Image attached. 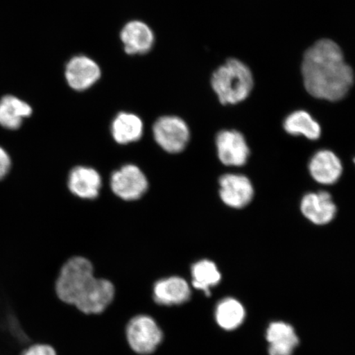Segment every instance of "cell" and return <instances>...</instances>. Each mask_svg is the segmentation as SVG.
Instances as JSON below:
<instances>
[{
    "instance_id": "cell-21",
    "label": "cell",
    "mask_w": 355,
    "mask_h": 355,
    "mask_svg": "<svg viewBox=\"0 0 355 355\" xmlns=\"http://www.w3.org/2000/svg\"><path fill=\"white\" fill-rule=\"evenodd\" d=\"M245 318V310L239 301L232 298L220 302L216 309V319L218 325L225 330L236 329Z\"/></svg>"
},
{
    "instance_id": "cell-18",
    "label": "cell",
    "mask_w": 355,
    "mask_h": 355,
    "mask_svg": "<svg viewBox=\"0 0 355 355\" xmlns=\"http://www.w3.org/2000/svg\"><path fill=\"white\" fill-rule=\"evenodd\" d=\"M32 113L31 106L15 96H6L0 101V125L8 130L19 128Z\"/></svg>"
},
{
    "instance_id": "cell-7",
    "label": "cell",
    "mask_w": 355,
    "mask_h": 355,
    "mask_svg": "<svg viewBox=\"0 0 355 355\" xmlns=\"http://www.w3.org/2000/svg\"><path fill=\"white\" fill-rule=\"evenodd\" d=\"M110 187L119 198L125 201H135L144 196L148 190V182L139 167L130 164L113 173Z\"/></svg>"
},
{
    "instance_id": "cell-1",
    "label": "cell",
    "mask_w": 355,
    "mask_h": 355,
    "mask_svg": "<svg viewBox=\"0 0 355 355\" xmlns=\"http://www.w3.org/2000/svg\"><path fill=\"white\" fill-rule=\"evenodd\" d=\"M302 74L311 96L329 101L343 99L354 83L353 70L345 63L343 51L327 39L320 40L305 52Z\"/></svg>"
},
{
    "instance_id": "cell-23",
    "label": "cell",
    "mask_w": 355,
    "mask_h": 355,
    "mask_svg": "<svg viewBox=\"0 0 355 355\" xmlns=\"http://www.w3.org/2000/svg\"><path fill=\"white\" fill-rule=\"evenodd\" d=\"M11 161L10 155L3 148H0V180L10 171Z\"/></svg>"
},
{
    "instance_id": "cell-9",
    "label": "cell",
    "mask_w": 355,
    "mask_h": 355,
    "mask_svg": "<svg viewBox=\"0 0 355 355\" xmlns=\"http://www.w3.org/2000/svg\"><path fill=\"white\" fill-rule=\"evenodd\" d=\"M216 148L220 162L228 166H242L248 161L250 150L241 132L225 130L216 137Z\"/></svg>"
},
{
    "instance_id": "cell-2",
    "label": "cell",
    "mask_w": 355,
    "mask_h": 355,
    "mask_svg": "<svg viewBox=\"0 0 355 355\" xmlns=\"http://www.w3.org/2000/svg\"><path fill=\"white\" fill-rule=\"evenodd\" d=\"M211 87L222 105L237 104L247 98L254 87L250 69L239 60L230 59L217 69L211 77Z\"/></svg>"
},
{
    "instance_id": "cell-12",
    "label": "cell",
    "mask_w": 355,
    "mask_h": 355,
    "mask_svg": "<svg viewBox=\"0 0 355 355\" xmlns=\"http://www.w3.org/2000/svg\"><path fill=\"white\" fill-rule=\"evenodd\" d=\"M301 211L313 224L326 225L334 219L336 207L331 194L320 191L305 195L302 200Z\"/></svg>"
},
{
    "instance_id": "cell-11",
    "label": "cell",
    "mask_w": 355,
    "mask_h": 355,
    "mask_svg": "<svg viewBox=\"0 0 355 355\" xmlns=\"http://www.w3.org/2000/svg\"><path fill=\"white\" fill-rule=\"evenodd\" d=\"M98 64L90 58L77 56L67 64L65 76L69 85L76 91H85L101 78Z\"/></svg>"
},
{
    "instance_id": "cell-6",
    "label": "cell",
    "mask_w": 355,
    "mask_h": 355,
    "mask_svg": "<svg viewBox=\"0 0 355 355\" xmlns=\"http://www.w3.org/2000/svg\"><path fill=\"white\" fill-rule=\"evenodd\" d=\"M153 300L162 307H179L189 303L192 290L187 279L178 275H171L153 283Z\"/></svg>"
},
{
    "instance_id": "cell-5",
    "label": "cell",
    "mask_w": 355,
    "mask_h": 355,
    "mask_svg": "<svg viewBox=\"0 0 355 355\" xmlns=\"http://www.w3.org/2000/svg\"><path fill=\"white\" fill-rule=\"evenodd\" d=\"M155 141L163 150L170 153L184 150L190 139L189 128L183 119L176 116H164L154 123Z\"/></svg>"
},
{
    "instance_id": "cell-15",
    "label": "cell",
    "mask_w": 355,
    "mask_h": 355,
    "mask_svg": "<svg viewBox=\"0 0 355 355\" xmlns=\"http://www.w3.org/2000/svg\"><path fill=\"white\" fill-rule=\"evenodd\" d=\"M101 184L99 173L92 168L75 167L69 176L71 193L83 199H94L98 196Z\"/></svg>"
},
{
    "instance_id": "cell-4",
    "label": "cell",
    "mask_w": 355,
    "mask_h": 355,
    "mask_svg": "<svg viewBox=\"0 0 355 355\" xmlns=\"http://www.w3.org/2000/svg\"><path fill=\"white\" fill-rule=\"evenodd\" d=\"M125 338L133 352L149 355L162 343L164 333L157 322L150 315L137 314L127 323Z\"/></svg>"
},
{
    "instance_id": "cell-13",
    "label": "cell",
    "mask_w": 355,
    "mask_h": 355,
    "mask_svg": "<svg viewBox=\"0 0 355 355\" xmlns=\"http://www.w3.org/2000/svg\"><path fill=\"white\" fill-rule=\"evenodd\" d=\"M121 37L128 55L146 54L152 50L154 43L153 31L140 21L128 22L123 28Z\"/></svg>"
},
{
    "instance_id": "cell-10",
    "label": "cell",
    "mask_w": 355,
    "mask_h": 355,
    "mask_svg": "<svg viewBox=\"0 0 355 355\" xmlns=\"http://www.w3.org/2000/svg\"><path fill=\"white\" fill-rule=\"evenodd\" d=\"M219 183L220 198L230 207H246L254 198V188L246 176L225 175L220 178Z\"/></svg>"
},
{
    "instance_id": "cell-19",
    "label": "cell",
    "mask_w": 355,
    "mask_h": 355,
    "mask_svg": "<svg viewBox=\"0 0 355 355\" xmlns=\"http://www.w3.org/2000/svg\"><path fill=\"white\" fill-rule=\"evenodd\" d=\"M285 130L291 135H303L310 140H317L321 136V127L306 111H295L284 122Z\"/></svg>"
},
{
    "instance_id": "cell-16",
    "label": "cell",
    "mask_w": 355,
    "mask_h": 355,
    "mask_svg": "<svg viewBox=\"0 0 355 355\" xmlns=\"http://www.w3.org/2000/svg\"><path fill=\"white\" fill-rule=\"evenodd\" d=\"M270 355H293L300 340L290 324L276 322L270 324L266 331Z\"/></svg>"
},
{
    "instance_id": "cell-20",
    "label": "cell",
    "mask_w": 355,
    "mask_h": 355,
    "mask_svg": "<svg viewBox=\"0 0 355 355\" xmlns=\"http://www.w3.org/2000/svg\"><path fill=\"white\" fill-rule=\"evenodd\" d=\"M192 285L196 290L201 291L207 295H211L210 288L218 284L221 275L214 263L209 260H201L191 268Z\"/></svg>"
},
{
    "instance_id": "cell-3",
    "label": "cell",
    "mask_w": 355,
    "mask_h": 355,
    "mask_svg": "<svg viewBox=\"0 0 355 355\" xmlns=\"http://www.w3.org/2000/svg\"><path fill=\"white\" fill-rule=\"evenodd\" d=\"M95 277L90 260L83 256L70 257L58 273L55 286L58 298L73 305Z\"/></svg>"
},
{
    "instance_id": "cell-8",
    "label": "cell",
    "mask_w": 355,
    "mask_h": 355,
    "mask_svg": "<svg viewBox=\"0 0 355 355\" xmlns=\"http://www.w3.org/2000/svg\"><path fill=\"white\" fill-rule=\"evenodd\" d=\"M114 295L112 282L105 278L95 277L73 305L83 313L100 314L112 303Z\"/></svg>"
},
{
    "instance_id": "cell-17",
    "label": "cell",
    "mask_w": 355,
    "mask_h": 355,
    "mask_svg": "<svg viewBox=\"0 0 355 355\" xmlns=\"http://www.w3.org/2000/svg\"><path fill=\"white\" fill-rule=\"evenodd\" d=\"M114 139L119 144L139 141L144 133V123L136 114L119 113L111 126Z\"/></svg>"
},
{
    "instance_id": "cell-22",
    "label": "cell",
    "mask_w": 355,
    "mask_h": 355,
    "mask_svg": "<svg viewBox=\"0 0 355 355\" xmlns=\"http://www.w3.org/2000/svg\"><path fill=\"white\" fill-rule=\"evenodd\" d=\"M20 355H57V352L51 345L34 343L22 350Z\"/></svg>"
},
{
    "instance_id": "cell-14",
    "label": "cell",
    "mask_w": 355,
    "mask_h": 355,
    "mask_svg": "<svg viewBox=\"0 0 355 355\" xmlns=\"http://www.w3.org/2000/svg\"><path fill=\"white\" fill-rule=\"evenodd\" d=\"M343 164L331 150H323L315 154L309 163V171L314 180L322 184H332L343 174Z\"/></svg>"
}]
</instances>
